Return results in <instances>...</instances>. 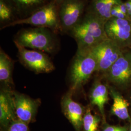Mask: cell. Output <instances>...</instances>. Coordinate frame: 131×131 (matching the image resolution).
<instances>
[{"label": "cell", "instance_id": "13", "mask_svg": "<svg viewBox=\"0 0 131 131\" xmlns=\"http://www.w3.org/2000/svg\"><path fill=\"white\" fill-rule=\"evenodd\" d=\"M122 2V0H91L85 12L93 14L106 23L112 18L111 11L113 7Z\"/></svg>", "mask_w": 131, "mask_h": 131}, {"label": "cell", "instance_id": "14", "mask_svg": "<svg viewBox=\"0 0 131 131\" xmlns=\"http://www.w3.org/2000/svg\"><path fill=\"white\" fill-rule=\"evenodd\" d=\"M109 93L108 86L97 81L93 85L89 96L90 103L98 108L104 124L106 123L104 105L108 102Z\"/></svg>", "mask_w": 131, "mask_h": 131}, {"label": "cell", "instance_id": "25", "mask_svg": "<svg viewBox=\"0 0 131 131\" xmlns=\"http://www.w3.org/2000/svg\"><path fill=\"white\" fill-rule=\"evenodd\" d=\"M51 1H53L55 2L56 4H57L58 5H59L61 4V3H62L65 0H51Z\"/></svg>", "mask_w": 131, "mask_h": 131}, {"label": "cell", "instance_id": "24", "mask_svg": "<svg viewBox=\"0 0 131 131\" xmlns=\"http://www.w3.org/2000/svg\"><path fill=\"white\" fill-rule=\"evenodd\" d=\"M125 4L126 5L128 16L131 20V0H127L125 2Z\"/></svg>", "mask_w": 131, "mask_h": 131}, {"label": "cell", "instance_id": "10", "mask_svg": "<svg viewBox=\"0 0 131 131\" xmlns=\"http://www.w3.org/2000/svg\"><path fill=\"white\" fill-rule=\"evenodd\" d=\"M14 100L17 119L27 124L33 122L37 113L39 101L16 92H14Z\"/></svg>", "mask_w": 131, "mask_h": 131}, {"label": "cell", "instance_id": "6", "mask_svg": "<svg viewBox=\"0 0 131 131\" xmlns=\"http://www.w3.org/2000/svg\"><path fill=\"white\" fill-rule=\"evenodd\" d=\"M103 74L107 81L118 89L129 86L131 84V50L124 49L121 56Z\"/></svg>", "mask_w": 131, "mask_h": 131}, {"label": "cell", "instance_id": "22", "mask_svg": "<svg viewBox=\"0 0 131 131\" xmlns=\"http://www.w3.org/2000/svg\"><path fill=\"white\" fill-rule=\"evenodd\" d=\"M129 128L127 126H118L110 125L105 123L102 131H129Z\"/></svg>", "mask_w": 131, "mask_h": 131}, {"label": "cell", "instance_id": "1", "mask_svg": "<svg viewBox=\"0 0 131 131\" xmlns=\"http://www.w3.org/2000/svg\"><path fill=\"white\" fill-rule=\"evenodd\" d=\"M105 24L97 16L85 12L68 34L77 42L78 49H90L108 38L105 31Z\"/></svg>", "mask_w": 131, "mask_h": 131}, {"label": "cell", "instance_id": "3", "mask_svg": "<svg viewBox=\"0 0 131 131\" xmlns=\"http://www.w3.org/2000/svg\"><path fill=\"white\" fill-rule=\"evenodd\" d=\"M97 69V62L90 49H77L70 66V92L80 89Z\"/></svg>", "mask_w": 131, "mask_h": 131}, {"label": "cell", "instance_id": "23", "mask_svg": "<svg viewBox=\"0 0 131 131\" xmlns=\"http://www.w3.org/2000/svg\"><path fill=\"white\" fill-rule=\"evenodd\" d=\"M118 6L119 9H120L121 11H122V12L127 17H128L129 19V18L128 16V12H127V10L126 5H125V3L122 2V3L119 5H118Z\"/></svg>", "mask_w": 131, "mask_h": 131}, {"label": "cell", "instance_id": "17", "mask_svg": "<svg viewBox=\"0 0 131 131\" xmlns=\"http://www.w3.org/2000/svg\"><path fill=\"white\" fill-rule=\"evenodd\" d=\"M19 19L17 9L12 0H0V28Z\"/></svg>", "mask_w": 131, "mask_h": 131}, {"label": "cell", "instance_id": "27", "mask_svg": "<svg viewBox=\"0 0 131 131\" xmlns=\"http://www.w3.org/2000/svg\"><path fill=\"white\" fill-rule=\"evenodd\" d=\"M129 131H131V122H130V126L129 127Z\"/></svg>", "mask_w": 131, "mask_h": 131}, {"label": "cell", "instance_id": "20", "mask_svg": "<svg viewBox=\"0 0 131 131\" xmlns=\"http://www.w3.org/2000/svg\"><path fill=\"white\" fill-rule=\"evenodd\" d=\"M5 131H29L28 124L17 119L11 122Z\"/></svg>", "mask_w": 131, "mask_h": 131}, {"label": "cell", "instance_id": "9", "mask_svg": "<svg viewBox=\"0 0 131 131\" xmlns=\"http://www.w3.org/2000/svg\"><path fill=\"white\" fill-rule=\"evenodd\" d=\"M108 38L123 49H131V20L111 18L105 24Z\"/></svg>", "mask_w": 131, "mask_h": 131}, {"label": "cell", "instance_id": "5", "mask_svg": "<svg viewBox=\"0 0 131 131\" xmlns=\"http://www.w3.org/2000/svg\"><path fill=\"white\" fill-rule=\"evenodd\" d=\"M88 6V0H65L59 5L61 33H69L82 18Z\"/></svg>", "mask_w": 131, "mask_h": 131}, {"label": "cell", "instance_id": "26", "mask_svg": "<svg viewBox=\"0 0 131 131\" xmlns=\"http://www.w3.org/2000/svg\"><path fill=\"white\" fill-rule=\"evenodd\" d=\"M131 94H130V97H129V99H130V103H130V104H131Z\"/></svg>", "mask_w": 131, "mask_h": 131}, {"label": "cell", "instance_id": "8", "mask_svg": "<svg viewBox=\"0 0 131 131\" xmlns=\"http://www.w3.org/2000/svg\"><path fill=\"white\" fill-rule=\"evenodd\" d=\"M18 49V56L20 62L36 73H49L54 70V66L46 52L30 50L15 44Z\"/></svg>", "mask_w": 131, "mask_h": 131}, {"label": "cell", "instance_id": "19", "mask_svg": "<svg viewBox=\"0 0 131 131\" xmlns=\"http://www.w3.org/2000/svg\"><path fill=\"white\" fill-rule=\"evenodd\" d=\"M101 117L98 115H94L88 108L84 113L83 127L84 131H97Z\"/></svg>", "mask_w": 131, "mask_h": 131}, {"label": "cell", "instance_id": "21", "mask_svg": "<svg viewBox=\"0 0 131 131\" xmlns=\"http://www.w3.org/2000/svg\"><path fill=\"white\" fill-rule=\"evenodd\" d=\"M111 15L112 18L130 19L121 11L118 5H116L113 7L112 9L111 10Z\"/></svg>", "mask_w": 131, "mask_h": 131}, {"label": "cell", "instance_id": "12", "mask_svg": "<svg viewBox=\"0 0 131 131\" xmlns=\"http://www.w3.org/2000/svg\"><path fill=\"white\" fill-rule=\"evenodd\" d=\"M18 119L16 115L14 92L9 89H3L0 92V124L6 129L10 124Z\"/></svg>", "mask_w": 131, "mask_h": 131}, {"label": "cell", "instance_id": "18", "mask_svg": "<svg viewBox=\"0 0 131 131\" xmlns=\"http://www.w3.org/2000/svg\"><path fill=\"white\" fill-rule=\"evenodd\" d=\"M13 62L4 51H0V81L1 83L9 86L13 83L12 71Z\"/></svg>", "mask_w": 131, "mask_h": 131}, {"label": "cell", "instance_id": "7", "mask_svg": "<svg viewBox=\"0 0 131 131\" xmlns=\"http://www.w3.org/2000/svg\"><path fill=\"white\" fill-rule=\"evenodd\" d=\"M98 65L97 71L105 73L122 55L124 49L109 38L90 49Z\"/></svg>", "mask_w": 131, "mask_h": 131}, {"label": "cell", "instance_id": "11", "mask_svg": "<svg viewBox=\"0 0 131 131\" xmlns=\"http://www.w3.org/2000/svg\"><path fill=\"white\" fill-rule=\"evenodd\" d=\"M69 91L61 100V107L64 115L73 125L75 131H81L83 126L84 109L80 103L72 98Z\"/></svg>", "mask_w": 131, "mask_h": 131}, {"label": "cell", "instance_id": "4", "mask_svg": "<svg viewBox=\"0 0 131 131\" xmlns=\"http://www.w3.org/2000/svg\"><path fill=\"white\" fill-rule=\"evenodd\" d=\"M23 24L30 25L33 27L49 28L57 34L61 33L59 5L55 2L51 1L30 16L25 19L17 20L7 25L6 28Z\"/></svg>", "mask_w": 131, "mask_h": 131}, {"label": "cell", "instance_id": "2", "mask_svg": "<svg viewBox=\"0 0 131 131\" xmlns=\"http://www.w3.org/2000/svg\"><path fill=\"white\" fill-rule=\"evenodd\" d=\"M57 35L49 28H23L15 35L14 42L26 48L52 54L56 52L58 47Z\"/></svg>", "mask_w": 131, "mask_h": 131}, {"label": "cell", "instance_id": "16", "mask_svg": "<svg viewBox=\"0 0 131 131\" xmlns=\"http://www.w3.org/2000/svg\"><path fill=\"white\" fill-rule=\"evenodd\" d=\"M14 3L20 19L30 16L35 12L49 3L51 0H12Z\"/></svg>", "mask_w": 131, "mask_h": 131}, {"label": "cell", "instance_id": "15", "mask_svg": "<svg viewBox=\"0 0 131 131\" xmlns=\"http://www.w3.org/2000/svg\"><path fill=\"white\" fill-rule=\"evenodd\" d=\"M108 88L109 94L113 100L111 113L122 120L130 118L128 111L129 103L115 88L112 86H108Z\"/></svg>", "mask_w": 131, "mask_h": 131}]
</instances>
